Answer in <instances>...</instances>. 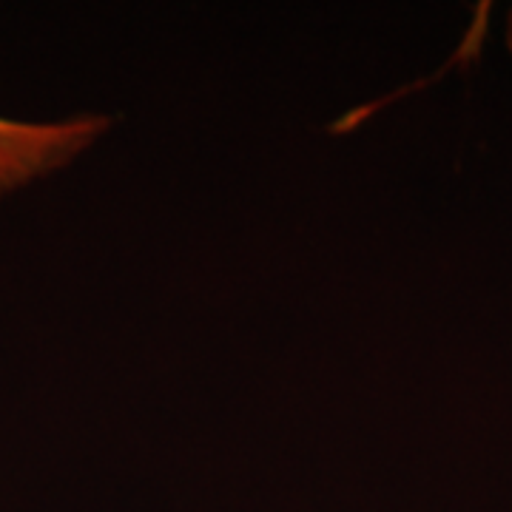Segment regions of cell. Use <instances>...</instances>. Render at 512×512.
<instances>
[{
    "label": "cell",
    "instance_id": "cell-1",
    "mask_svg": "<svg viewBox=\"0 0 512 512\" xmlns=\"http://www.w3.org/2000/svg\"><path fill=\"white\" fill-rule=\"evenodd\" d=\"M109 128L100 114L63 123H23L0 117V197L35 183L77 160Z\"/></svg>",
    "mask_w": 512,
    "mask_h": 512
}]
</instances>
